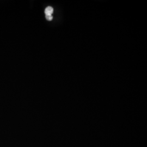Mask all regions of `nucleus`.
<instances>
[{
    "label": "nucleus",
    "instance_id": "f03ea898",
    "mask_svg": "<svg viewBox=\"0 0 147 147\" xmlns=\"http://www.w3.org/2000/svg\"><path fill=\"white\" fill-rule=\"evenodd\" d=\"M46 18H47V20L51 21L53 19V16H52V15H51V16H46Z\"/></svg>",
    "mask_w": 147,
    "mask_h": 147
},
{
    "label": "nucleus",
    "instance_id": "f257e3e1",
    "mask_svg": "<svg viewBox=\"0 0 147 147\" xmlns=\"http://www.w3.org/2000/svg\"><path fill=\"white\" fill-rule=\"evenodd\" d=\"M53 11V9L51 7H47L45 10V13L46 16H51Z\"/></svg>",
    "mask_w": 147,
    "mask_h": 147
}]
</instances>
